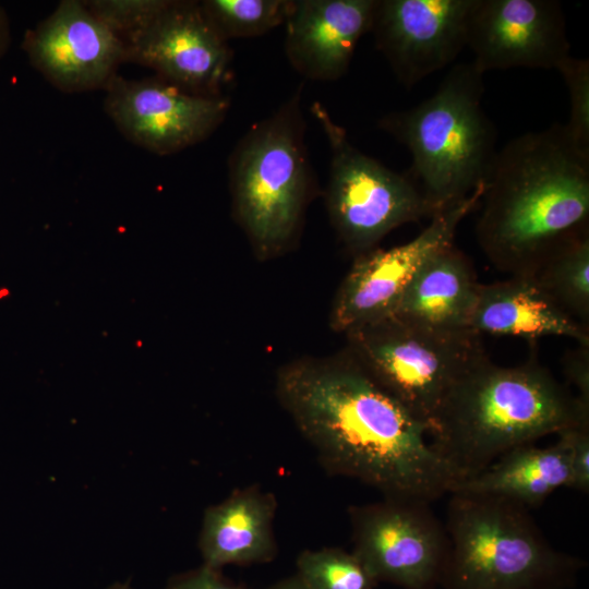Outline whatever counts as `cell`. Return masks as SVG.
Wrapping results in <instances>:
<instances>
[{"label": "cell", "instance_id": "6", "mask_svg": "<svg viewBox=\"0 0 589 589\" xmlns=\"http://www.w3.org/2000/svg\"><path fill=\"white\" fill-rule=\"evenodd\" d=\"M302 85L236 144L228 171L233 208L261 256L294 237L315 182L305 144Z\"/></svg>", "mask_w": 589, "mask_h": 589}, {"label": "cell", "instance_id": "7", "mask_svg": "<svg viewBox=\"0 0 589 589\" xmlns=\"http://www.w3.org/2000/svg\"><path fill=\"white\" fill-rule=\"evenodd\" d=\"M349 337L361 366L428 428L452 385L488 354L472 329L438 330L396 317Z\"/></svg>", "mask_w": 589, "mask_h": 589}, {"label": "cell", "instance_id": "26", "mask_svg": "<svg viewBox=\"0 0 589 589\" xmlns=\"http://www.w3.org/2000/svg\"><path fill=\"white\" fill-rule=\"evenodd\" d=\"M569 454V486L582 493L589 491V424H578L557 433Z\"/></svg>", "mask_w": 589, "mask_h": 589}, {"label": "cell", "instance_id": "27", "mask_svg": "<svg viewBox=\"0 0 589 589\" xmlns=\"http://www.w3.org/2000/svg\"><path fill=\"white\" fill-rule=\"evenodd\" d=\"M563 373L569 384L576 387V397L589 406V346L579 345L564 353Z\"/></svg>", "mask_w": 589, "mask_h": 589}, {"label": "cell", "instance_id": "18", "mask_svg": "<svg viewBox=\"0 0 589 589\" xmlns=\"http://www.w3.org/2000/svg\"><path fill=\"white\" fill-rule=\"evenodd\" d=\"M479 285L470 259L452 243L424 261L390 317L438 330L470 329Z\"/></svg>", "mask_w": 589, "mask_h": 589}, {"label": "cell", "instance_id": "17", "mask_svg": "<svg viewBox=\"0 0 589 589\" xmlns=\"http://www.w3.org/2000/svg\"><path fill=\"white\" fill-rule=\"evenodd\" d=\"M469 328L480 335L520 337L528 342L561 336L589 346V328L560 308L531 276L480 284Z\"/></svg>", "mask_w": 589, "mask_h": 589}, {"label": "cell", "instance_id": "29", "mask_svg": "<svg viewBox=\"0 0 589 589\" xmlns=\"http://www.w3.org/2000/svg\"><path fill=\"white\" fill-rule=\"evenodd\" d=\"M11 40V28L8 14L0 4V59L8 50Z\"/></svg>", "mask_w": 589, "mask_h": 589}, {"label": "cell", "instance_id": "2", "mask_svg": "<svg viewBox=\"0 0 589 589\" xmlns=\"http://www.w3.org/2000/svg\"><path fill=\"white\" fill-rule=\"evenodd\" d=\"M477 241L496 269L531 276L589 235V154L554 123L512 139L484 180Z\"/></svg>", "mask_w": 589, "mask_h": 589}, {"label": "cell", "instance_id": "30", "mask_svg": "<svg viewBox=\"0 0 589 589\" xmlns=\"http://www.w3.org/2000/svg\"><path fill=\"white\" fill-rule=\"evenodd\" d=\"M268 589H308L299 576L287 577L271 586Z\"/></svg>", "mask_w": 589, "mask_h": 589}, {"label": "cell", "instance_id": "21", "mask_svg": "<svg viewBox=\"0 0 589 589\" xmlns=\"http://www.w3.org/2000/svg\"><path fill=\"white\" fill-rule=\"evenodd\" d=\"M531 277L560 308L589 328V235L560 249Z\"/></svg>", "mask_w": 589, "mask_h": 589}, {"label": "cell", "instance_id": "4", "mask_svg": "<svg viewBox=\"0 0 589 589\" xmlns=\"http://www.w3.org/2000/svg\"><path fill=\"white\" fill-rule=\"evenodd\" d=\"M483 74L472 61L455 64L433 95L377 122L409 151L407 175L435 215L484 184L497 152L495 127L482 107Z\"/></svg>", "mask_w": 589, "mask_h": 589}, {"label": "cell", "instance_id": "8", "mask_svg": "<svg viewBox=\"0 0 589 589\" xmlns=\"http://www.w3.org/2000/svg\"><path fill=\"white\" fill-rule=\"evenodd\" d=\"M311 112L330 151L328 212L350 250L362 254L393 229L435 216L407 173L396 172L357 148L321 103L315 101Z\"/></svg>", "mask_w": 589, "mask_h": 589}, {"label": "cell", "instance_id": "25", "mask_svg": "<svg viewBox=\"0 0 589 589\" xmlns=\"http://www.w3.org/2000/svg\"><path fill=\"white\" fill-rule=\"evenodd\" d=\"M168 0H89L85 5L121 39L143 27Z\"/></svg>", "mask_w": 589, "mask_h": 589}, {"label": "cell", "instance_id": "5", "mask_svg": "<svg viewBox=\"0 0 589 589\" xmlns=\"http://www.w3.org/2000/svg\"><path fill=\"white\" fill-rule=\"evenodd\" d=\"M444 589H566L585 562L554 548L530 515L513 501L450 493Z\"/></svg>", "mask_w": 589, "mask_h": 589}, {"label": "cell", "instance_id": "10", "mask_svg": "<svg viewBox=\"0 0 589 589\" xmlns=\"http://www.w3.org/2000/svg\"><path fill=\"white\" fill-rule=\"evenodd\" d=\"M122 40L125 62L149 68L191 94L223 96L233 76L232 50L200 1L168 0L143 27Z\"/></svg>", "mask_w": 589, "mask_h": 589}, {"label": "cell", "instance_id": "16", "mask_svg": "<svg viewBox=\"0 0 589 589\" xmlns=\"http://www.w3.org/2000/svg\"><path fill=\"white\" fill-rule=\"evenodd\" d=\"M376 0H291L285 52L303 77L330 82L348 71L360 38L370 32Z\"/></svg>", "mask_w": 589, "mask_h": 589}, {"label": "cell", "instance_id": "20", "mask_svg": "<svg viewBox=\"0 0 589 589\" xmlns=\"http://www.w3.org/2000/svg\"><path fill=\"white\" fill-rule=\"evenodd\" d=\"M569 481L568 448L558 437L551 446L529 443L506 452L481 472L460 481L452 493L498 496L531 509L556 490L568 488Z\"/></svg>", "mask_w": 589, "mask_h": 589}, {"label": "cell", "instance_id": "3", "mask_svg": "<svg viewBox=\"0 0 589 589\" xmlns=\"http://www.w3.org/2000/svg\"><path fill=\"white\" fill-rule=\"evenodd\" d=\"M529 345L518 365H497L488 354L480 359L452 385L429 422L430 444L460 481L517 446L589 424V406L541 363L538 342Z\"/></svg>", "mask_w": 589, "mask_h": 589}, {"label": "cell", "instance_id": "11", "mask_svg": "<svg viewBox=\"0 0 589 589\" xmlns=\"http://www.w3.org/2000/svg\"><path fill=\"white\" fill-rule=\"evenodd\" d=\"M484 184L461 203L436 214L413 239L358 256L337 293L330 324L351 333L393 316L405 290L424 261L454 243L459 224L479 204Z\"/></svg>", "mask_w": 589, "mask_h": 589}, {"label": "cell", "instance_id": "31", "mask_svg": "<svg viewBox=\"0 0 589 589\" xmlns=\"http://www.w3.org/2000/svg\"><path fill=\"white\" fill-rule=\"evenodd\" d=\"M104 589H133V588L130 580H118L106 586Z\"/></svg>", "mask_w": 589, "mask_h": 589}, {"label": "cell", "instance_id": "22", "mask_svg": "<svg viewBox=\"0 0 589 589\" xmlns=\"http://www.w3.org/2000/svg\"><path fill=\"white\" fill-rule=\"evenodd\" d=\"M206 17L228 41L261 36L285 24L291 0H203Z\"/></svg>", "mask_w": 589, "mask_h": 589}, {"label": "cell", "instance_id": "12", "mask_svg": "<svg viewBox=\"0 0 589 589\" xmlns=\"http://www.w3.org/2000/svg\"><path fill=\"white\" fill-rule=\"evenodd\" d=\"M105 111L132 143L157 155L181 152L211 136L224 122L230 100L188 93L155 76L115 75L104 89Z\"/></svg>", "mask_w": 589, "mask_h": 589}, {"label": "cell", "instance_id": "28", "mask_svg": "<svg viewBox=\"0 0 589 589\" xmlns=\"http://www.w3.org/2000/svg\"><path fill=\"white\" fill-rule=\"evenodd\" d=\"M164 589H247L224 577L219 569L201 567L172 577Z\"/></svg>", "mask_w": 589, "mask_h": 589}, {"label": "cell", "instance_id": "1", "mask_svg": "<svg viewBox=\"0 0 589 589\" xmlns=\"http://www.w3.org/2000/svg\"><path fill=\"white\" fill-rule=\"evenodd\" d=\"M277 392L330 473L359 480L387 498L428 503L460 481L430 444L428 425L356 358L289 365L278 375Z\"/></svg>", "mask_w": 589, "mask_h": 589}, {"label": "cell", "instance_id": "23", "mask_svg": "<svg viewBox=\"0 0 589 589\" xmlns=\"http://www.w3.org/2000/svg\"><path fill=\"white\" fill-rule=\"evenodd\" d=\"M297 569L308 589H374L377 585L352 552L339 548L301 552Z\"/></svg>", "mask_w": 589, "mask_h": 589}, {"label": "cell", "instance_id": "24", "mask_svg": "<svg viewBox=\"0 0 589 589\" xmlns=\"http://www.w3.org/2000/svg\"><path fill=\"white\" fill-rule=\"evenodd\" d=\"M555 70L561 73L569 96V120L565 129L572 141L589 154V61L569 55Z\"/></svg>", "mask_w": 589, "mask_h": 589}, {"label": "cell", "instance_id": "19", "mask_svg": "<svg viewBox=\"0 0 589 589\" xmlns=\"http://www.w3.org/2000/svg\"><path fill=\"white\" fill-rule=\"evenodd\" d=\"M275 512V497L256 488L208 507L199 538L203 565L220 570L229 564L269 562L276 554Z\"/></svg>", "mask_w": 589, "mask_h": 589}, {"label": "cell", "instance_id": "14", "mask_svg": "<svg viewBox=\"0 0 589 589\" xmlns=\"http://www.w3.org/2000/svg\"><path fill=\"white\" fill-rule=\"evenodd\" d=\"M31 64L67 93L105 89L124 61V43L85 5L63 0L25 34Z\"/></svg>", "mask_w": 589, "mask_h": 589}, {"label": "cell", "instance_id": "15", "mask_svg": "<svg viewBox=\"0 0 589 589\" xmlns=\"http://www.w3.org/2000/svg\"><path fill=\"white\" fill-rule=\"evenodd\" d=\"M467 47L485 73L513 68L555 69L569 56L562 5L555 0H477Z\"/></svg>", "mask_w": 589, "mask_h": 589}, {"label": "cell", "instance_id": "9", "mask_svg": "<svg viewBox=\"0 0 589 589\" xmlns=\"http://www.w3.org/2000/svg\"><path fill=\"white\" fill-rule=\"evenodd\" d=\"M420 500L387 498L350 509L352 553L378 582L435 589L449 540L445 524Z\"/></svg>", "mask_w": 589, "mask_h": 589}, {"label": "cell", "instance_id": "13", "mask_svg": "<svg viewBox=\"0 0 589 589\" xmlns=\"http://www.w3.org/2000/svg\"><path fill=\"white\" fill-rule=\"evenodd\" d=\"M477 0H376L370 32L407 88L452 64L467 47Z\"/></svg>", "mask_w": 589, "mask_h": 589}]
</instances>
